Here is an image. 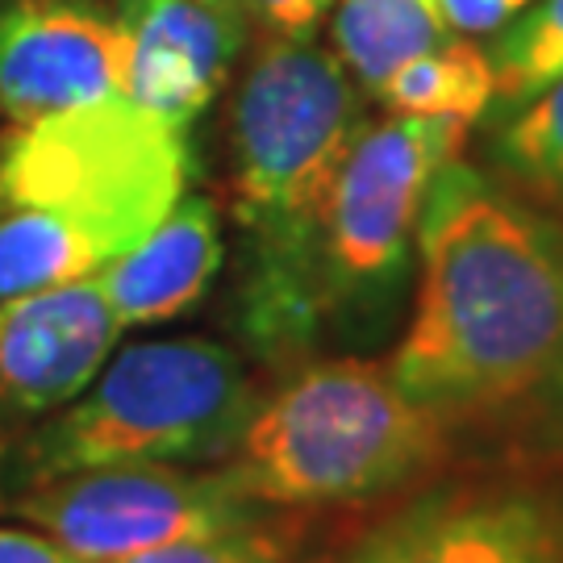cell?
<instances>
[{
  "label": "cell",
  "instance_id": "cell-1",
  "mask_svg": "<svg viewBox=\"0 0 563 563\" xmlns=\"http://www.w3.org/2000/svg\"><path fill=\"white\" fill-rule=\"evenodd\" d=\"M413 246L422 280L393 380L446 430L563 418V225L455 155Z\"/></svg>",
  "mask_w": 563,
  "mask_h": 563
},
{
  "label": "cell",
  "instance_id": "cell-2",
  "mask_svg": "<svg viewBox=\"0 0 563 563\" xmlns=\"http://www.w3.org/2000/svg\"><path fill=\"white\" fill-rule=\"evenodd\" d=\"M184 130L130 97L21 121L0 142V301L92 280L184 197Z\"/></svg>",
  "mask_w": 563,
  "mask_h": 563
},
{
  "label": "cell",
  "instance_id": "cell-5",
  "mask_svg": "<svg viewBox=\"0 0 563 563\" xmlns=\"http://www.w3.org/2000/svg\"><path fill=\"white\" fill-rule=\"evenodd\" d=\"M251 409V380L222 342H134L25 439L18 467L34 484L113 463L218 460L239 443Z\"/></svg>",
  "mask_w": 563,
  "mask_h": 563
},
{
  "label": "cell",
  "instance_id": "cell-14",
  "mask_svg": "<svg viewBox=\"0 0 563 563\" xmlns=\"http://www.w3.org/2000/svg\"><path fill=\"white\" fill-rule=\"evenodd\" d=\"M376 97L405 118H446L467 125L497 101V71L484 46H476L467 34H451L434 51L397 67Z\"/></svg>",
  "mask_w": 563,
  "mask_h": 563
},
{
  "label": "cell",
  "instance_id": "cell-10",
  "mask_svg": "<svg viewBox=\"0 0 563 563\" xmlns=\"http://www.w3.org/2000/svg\"><path fill=\"white\" fill-rule=\"evenodd\" d=\"M121 325L97 280L0 301V426L71 405L118 346Z\"/></svg>",
  "mask_w": 563,
  "mask_h": 563
},
{
  "label": "cell",
  "instance_id": "cell-13",
  "mask_svg": "<svg viewBox=\"0 0 563 563\" xmlns=\"http://www.w3.org/2000/svg\"><path fill=\"white\" fill-rule=\"evenodd\" d=\"M334 51L351 80L380 92L384 80L451 38L439 0H334Z\"/></svg>",
  "mask_w": 563,
  "mask_h": 563
},
{
  "label": "cell",
  "instance_id": "cell-17",
  "mask_svg": "<svg viewBox=\"0 0 563 563\" xmlns=\"http://www.w3.org/2000/svg\"><path fill=\"white\" fill-rule=\"evenodd\" d=\"M118 563H292V543L280 530H272L267 518H260V522L230 526L218 534L155 547V551H142Z\"/></svg>",
  "mask_w": 563,
  "mask_h": 563
},
{
  "label": "cell",
  "instance_id": "cell-4",
  "mask_svg": "<svg viewBox=\"0 0 563 563\" xmlns=\"http://www.w3.org/2000/svg\"><path fill=\"white\" fill-rule=\"evenodd\" d=\"M443 451L446 426L388 367L325 360L251 409L225 476L263 509H334L413 484Z\"/></svg>",
  "mask_w": 563,
  "mask_h": 563
},
{
  "label": "cell",
  "instance_id": "cell-7",
  "mask_svg": "<svg viewBox=\"0 0 563 563\" xmlns=\"http://www.w3.org/2000/svg\"><path fill=\"white\" fill-rule=\"evenodd\" d=\"M9 509L80 563H118L155 547L267 518L222 472L180 463H113L34 481Z\"/></svg>",
  "mask_w": 563,
  "mask_h": 563
},
{
  "label": "cell",
  "instance_id": "cell-12",
  "mask_svg": "<svg viewBox=\"0 0 563 563\" xmlns=\"http://www.w3.org/2000/svg\"><path fill=\"white\" fill-rule=\"evenodd\" d=\"M222 272V225L205 197H180L139 246L92 276L118 325H151L180 318Z\"/></svg>",
  "mask_w": 563,
  "mask_h": 563
},
{
  "label": "cell",
  "instance_id": "cell-11",
  "mask_svg": "<svg viewBox=\"0 0 563 563\" xmlns=\"http://www.w3.org/2000/svg\"><path fill=\"white\" fill-rule=\"evenodd\" d=\"M242 18L246 9L205 0H118V21L130 34L125 97L188 134L230 76Z\"/></svg>",
  "mask_w": 563,
  "mask_h": 563
},
{
  "label": "cell",
  "instance_id": "cell-19",
  "mask_svg": "<svg viewBox=\"0 0 563 563\" xmlns=\"http://www.w3.org/2000/svg\"><path fill=\"white\" fill-rule=\"evenodd\" d=\"M530 0H439L443 18L451 30L460 34H493V30H505L509 21L522 13Z\"/></svg>",
  "mask_w": 563,
  "mask_h": 563
},
{
  "label": "cell",
  "instance_id": "cell-3",
  "mask_svg": "<svg viewBox=\"0 0 563 563\" xmlns=\"http://www.w3.org/2000/svg\"><path fill=\"white\" fill-rule=\"evenodd\" d=\"M360 125L351 71L309 38L272 34L234 97V213L251 239L246 325L272 351L305 346L325 318L318 242Z\"/></svg>",
  "mask_w": 563,
  "mask_h": 563
},
{
  "label": "cell",
  "instance_id": "cell-21",
  "mask_svg": "<svg viewBox=\"0 0 563 563\" xmlns=\"http://www.w3.org/2000/svg\"><path fill=\"white\" fill-rule=\"evenodd\" d=\"M205 4H222V9H246L242 0H205Z\"/></svg>",
  "mask_w": 563,
  "mask_h": 563
},
{
  "label": "cell",
  "instance_id": "cell-16",
  "mask_svg": "<svg viewBox=\"0 0 563 563\" xmlns=\"http://www.w3.org/2000/svg\"><path fill=\"white\" fill-rule=\"evenodd\" d=\"M493 151L505 176H514L526 192L563 205V76L547 84L539 97L518 104Z\"/></svg>",
  "mask_w": 563,
  "mask_h": 563
},
{
  "label": "cell",
  "instance_id": "cell-6",
  "mask_svg": "<svg viewBox=\"0 0 563 563\" xmlns=\"http://www.w3.org/2000/svg\"><path fill=\"white\" fill-rule=\"evenodd\" d=\"M463 121L393 118L360 125L346 146L318 242L325 313L339 301H376L409 263L418 218L439 167L460 155Z\"/></svg>",
  "mask_w": 563,
  "mask_h": 563
},
{
  "label": "cell",
  "instance_id": "cell-15",
  "mask_svg": "<svg viewBox=\"0 0 563 563\" xmlns=\"http://www.w3.org/2000/svg\"><path fill=\"white\" fill-rule=\"evenodd\" d=\"M497 71V101L518 109L539 97L547 84L563 76V0H530L518 18L501 30L497 46L488 51Z\"/></svg>",
  "mask_w": 563,
  "mask_h": 563
},
{
  "label": "cell",
  "instance_id": "cell-8",
  "mask_svg": "<svg viewBox=\"0 0 563 563\" xmlns=\"http://www.w3.org/2000/svg\"><path fill=\"white\" fill-rule=\"evenodd\" d=\"M130 34L80 0L0 4V109L21 121L125 97Z\"/></svg>",
  "mask_w": 563,
  "mask_h": 563
},
{
  "label": "cell",
  "instance_id": "cell-18",
  "mask_svg": "<svg viewBox=\"0 0 563 563\" xmlns=\"http://www.w3.org/2000/svg\"><path fill=\"white\" fill-rule=\"evenodd\" d=\"M276 38H309L334 0H242Z\"/></svg>",
  "mask_w": 563,
  "mask_h": 563
},
{
  "label": "cell",
  "instance_id": "cell-9",
  "mask_svg": "<svg viewBox=\"0 0 563 563\" xmlns=\"http://www.w3.org/2000/svg\"><path fill=\"white\" fill-rule=\"evenodd\" d=\"M339 563H563V501L518 484L443 493L376 526Z\"/></svg>",
  "mask_w": 563,
  "mask_h": 563
},
{
  "label": "cell",
  "instance_id": "cell-20",
  "mask_svg": "<svg viewBox=\"0 0 563 563\" xmlns=\"http://www.w3.org/2000/svg\"><path fill=\"white\" fill-rule=\"evenodd\" d=\"M0 563H80L42 530H9L0 526Z\"/></svg>",
  "mask_w": 563,
  "mask_h": 563
}]
</instances>
